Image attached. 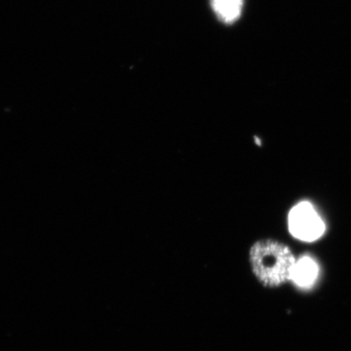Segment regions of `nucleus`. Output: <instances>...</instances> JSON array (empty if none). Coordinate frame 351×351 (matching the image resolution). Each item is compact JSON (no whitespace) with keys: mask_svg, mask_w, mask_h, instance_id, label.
<instances>
[{"mask_svg":"<svg viewBox=\"0 0 351 351\" xmlns=\"http://www.w3.org/2000/svg\"><path fill=\"white\" fill-rule=\"evenodd\" d=\"M252 271L267 288L280 287L292 278L295 258L290 248L274 239L258 240L249 251Z\"/></svg>","mask_w":351,"mask_h":351,"instance_id":"1","label":"nucleus"},{"mask_svg":"<svg viewBox=\"0 0 351 351\" xmlns=\"http://www.w3.org/2000/svg\"><path fill=\"white\" fill-rule=\"evenodd\" d=\"M289 230L295 239L314 241L322 237L325 225L319 215L308 202H302L293 208L288 219Z\"/></svg>","mask_w":351,"mask_h":351,"instance_id":"2","label":"nucleus"},{"mask_svg":"<svg viewBox=\"0 0 351 351\" xmlns=\"http://www.w3.org/2000/svg\"><path fill=\"white\" fill-rule=\"evenodd\" d=\"M319 274L317 263L313 258L302 257L295 262L292 278L295 285L301 288H309L316 282Z\"/></svg>","mask_w":351,"mask_h":351,"instance_id":"3","label":"nucleus"},{"mask_svg":"<svg viewBox=\"0 0 351 351\" xmlns=\"http://www.w3.org/2000/svg\"><path fill=\"white\" fill-rule=\"evenodd\" d=\"M211 2L215 13L226 24L235 22L241 15L243 0H211Z\"/></svg>","mask_w":351,"mask_h":351,"instance_id":"4","label":"nucleus"},{"mask_svg":"<svg viewBox=\"0 0 351 351\" xmlns=\"http://www.w3.org/2000/svg\"><path fill=\"white\" fill-rule=\"evenodd\" d=\"M256 144L261 145L260 138L255 137Z\"/></svg>","mask_w":351,"mask_h":351,"instance_id":"5","label":"nucleus"}]
</instances>
